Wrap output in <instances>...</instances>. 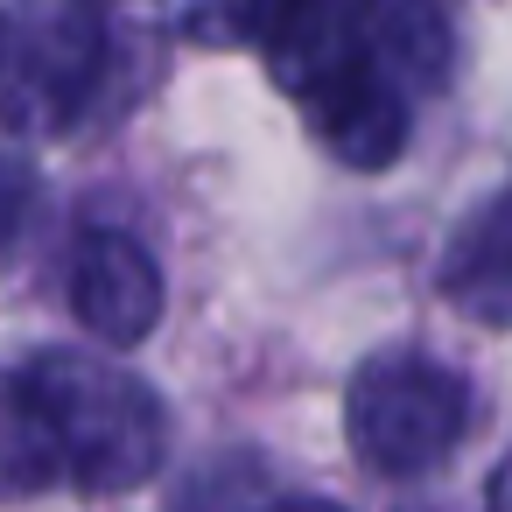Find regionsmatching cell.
I'll use <instances>...</instances> for the list:
<instances>
[{"label": "cell", "mask_w": 512, "mask_h": 512, "mask_svg": "<svg viewBox=\"0 0 512 512\" xmlns=\"http://www.w3.org/2000/svg\"><path fill=\"white\" fill-rule=\"evenodd\" d=\"M8 393L29 414V428L43 435L57 484H71L85 498L134 491L169 456V414H162L155 386L92 351H64V344L29 351L8 372Z\"/></svg>", "instance_id": "6da1fadb"}, {"label": "cell", "mask_w": 512, "mask_h": 512, "mask_svg": "<svg viewBox=\"0 0 512 512\" xmlns=\"http://www.w3.org/2000/svg\"><path fill=\"white\" fill-rule=\"evenodd\" d=\"M470 428V379L435 351H372L344 393V435L379 477H428Z\"/></svg>", "instance_id": "7a4b0ae2"}, {"label": "cell", "mask_w": 512, "mask_h": 512, "mask_svg": "<svg viewBox=\"0 0 512 512\" xmlns=\"http://www.w3.org/2000/svg\"><path fill=\"white\" fill-rule=\"evenodd\" d=\"M106 78V22L92 0H15L0 15V127L15 141L71 134Z\"/></svg>", "instance_id": "3957f363"}, {"label": "cell", "mask_w": 512, "mask_h": 512, "mask_svg": "<svg viewBox=\"0 0 512 512\" xmlns=\"http://www.w3.org/2000/svg\"><path fill=\"white\" fill-rule=\"evenodd\" d=\"M64 288H71L78 323H85L106 351H134V344H148L155 323H162V267H155V253H148L134 232H113V225L78 232Z\"/></svg>", "instance_id": "277c9868"}, {"label": "cell", "mask_w": 512, "mask_h": 512, "mask_svg": "<svg viewBox=\"0 0 512 512\" xmlns=\"http://www.w3.org/2000/svg\"><path fill=\"white\" fill-rule=\"evenodd\" d=\"M358 43H365V36H358ZM295 106H302V127L316 134V148L337 155L344 169H386V162L407 148V134H414L407 92L386 85L365 50H358L337 78H323L316 92H302Z\"/></svg>", "instance_id": "5b68a950"}, {"label": "cell", "mask_w": 512, "mask_h": 512, "mask_svg": "<svg viewBox=\"0 0 512 512\" xmlns=\"http://www.w3.org/2000/svg\"><path fill=\"white\" fill-rule=\"evenodd\" d=\"M435 288L456 316L484 323V330H505L512 323V183L491 190L442 246V267H435Z\"/></svg>", "instance_id": "8992f818"}, {"label": "cell", "mask_w": 512, "mask_h": 512, "mask_svg": "<svg viewBox=\"0 0 512 512\" xmlns=\"http://www.w3.org/2000/svg\"><path fill=\"white\" fill-rule=\"evenodd\" d=\"M358 36H365L372 71L386 85H400L407 106L449 85L456 43H449V22L435 0H358Z\"/></svg>", "instance_id": "52a82bcc"}, {"label": "cell", "mask_w": 512, "mask_h": 512, "mask_svg": "<svg viewBox=\"0 0 512 512\" xmlns=\"http://www.w3.org/2000/svg\"><path fill=\"white\" fill-rule=\"evenodd\" d=\"M43 484H57L50 449H43V435L29 428V414L15 407V393L0 386V498H29V491H43Z\"/></svg>", "instance_id": "ba28073f"}, {"label": "cell", "mask_w": 512, "mask_h": 512, "mask_svg": "<svg viewBox=\"0 0 512 512\" xmlns=\"http://www.w3.org/2000/svg\"><path fill=\"white\" fill-rule=\"evenodd\" d=\"M36 169H29V155H15V148H0V253H8L22 232H29V218H36Z\"/></svg>", "instance_id": "9c48e42d"}, {"label": "cell", "mask_w": 512, "mask_h": 512, "mask_svg": "<svg viewBox=\"0 0 512 512\" xmlns=\"http://www.w3.org/2000/svg\"><path fill=\"white\" fill-rule=\"evenodd\" d=\"M484 512H512V456L498 463V477H491V498H484Z\"/></svg>", "instance_id": "30bf717a"}, {"label": "cell", "mask_w": 512, "mask_h": 512, "mask_svg": "<svg viewBox=\"0 0 512 512\" xmlns=\"http://www.w3.org/2000/svg\"><path fill=\"white\" fill-rule=\"evenodd\" d=\"M267 512H344L337 498H274Z\"/></svg>", "instance_id": "8fae6325"}, {"label": "cell", "mask_w": 512, "mask_h": 512, "mask_svg": "<svg viewBox=\"0 0 512 512\" xmlns=\"http://www.w3.org/2000/svg\"><path fill=\"white\" fill-rule=\"evenodd\" d=\"M92 8H99V0H92Z\"/></svg>", "instance_id": "7c38bea8"}]
</instances>
